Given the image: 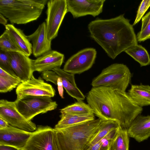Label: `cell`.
I'll return each instance as SVG.
<instances>
[{"label": "cell", "mask_w": 150, "mask_h": 150, "mask_svg": "<svg viewBox=\"0 0 150 150\" xmlns=\"http://www.w3.org/2000/svg\"><path fill=\"white\" fill-rule=\"evenodd\" d=\"M46 24L48 38L52 41L58 32L67 13L66 0H50L47 3Z\"/></svg>", "instance_id": "cell-8"}, {"label": "cell", "mask_w": 150, "mask_h": 150, "mask_svg": "<svg viewBox=\"0 0 150 150\" xmlns=\"http://www.w3.org/2000/svg\"><path fill=\"white\" fill-rule=\"evenodd\" d=\"M98 118L59 129H56L60 150H85L91 138L100 127Z\"/></svg>", "instance_id": "cell-3"}, {"label": "cell", "mask_w": 150, "mask_h": 150, "mask_svg": "<svg viewBox=\"0 0 150 150\" xmlns=\"http://www.w3.org/2000/svg\"><path fill=\"white\" fill-rule=\"evenodd\" d=\"M60 112L61 114L78 115L94 114L89 105L82 101H77L61 109Z\"/></svg>", "instance_id": "cell-26"}, {"label": "cell", "mask_w": 150, "mask_h": 150, "mask_svg": "<svg viewBox=\"0 0 150 150\" xmlns=\"http://www.w3.org/2000/svg\"><path fill=\"white\" fill-rule=\"evenodd\" d=\"M119 127L115 120H102L100 127L91 138L85 149L101 140L111 130Z\"/></svg>", "instance_id": "cell-22"}, {"label": "cell", "mask_w": 150, "mask_h": 150, "mask_svg": "<svg viewBox=\"0 0 150 150\" xmlns=\"http://www.w3.org/2000/svg\"><path fill=\"white\" fill-rule=\"evenodd\" d=\"M88 28L90 37L112 59L138 44L133 26L124 14L108 19L97 18L90 22Z\"/></svg>", "instance_id": "cell-2"}, {"label": "cell", "mask_w": 150, "mask_h": 150, "mask_svg": "<svg viewBox=\"0 0 150 150\" xmlns=\"http://www.w3.org/2000/svg\"><path fill=\"white\" fill-rule=\"evenodd\" d=\"M22 82L18 77L13 76L0 68V92L10 91Z\"/></svg>", "instance_id": "cell-25"}, {"label": "cell", "mask_w": 150, "mask_h": 150, "mask_svg": "<svg viewBox=\"0 0 150 150\" xmlns=\"http://www.w3.org/2000/svg\"><path fill=\"white\" fill-rule=\"evenodd\" d=\"M0 117L10 125L29 132H33L37 127L31 120L26 119L17 110L14 101L0 100Z\"/></svg>", "instance_id": "cell-9"}, {"label": "cell", "mask_w": 150, "mask_h": 150, "mask_svg": "<svg viewBox=\"0 0 150 150\" xmlns=\"http://www.w3.org/2000/svg\"><path fill=\"white\" fill-rule=\"evenodd\" d=\"M141 30L137 33V41L141 42L150 39V11L142 18Z\"/></svg>", "instance_id": "cell-29"}, {"label": "cell", "mask_w": 150, "mask_h": 150, "mask_svg": "<svg viewBox=\"0 0 150 150\" xmlns=\"http://www.w3.org/2000/svg\"><path fill=\"white\" fill-rule=\"evenodd\" d=\"M129 137L127 129L120 127L110 143L108 150H129Z\"/></svg>", "instance_id": "cell-24"}, {"label": "cell", "mask_w": 150, "mask_h": 150, "mask_svg": "<svg viewBox=\"0 0 150 150\" xmlns=\"http://www.w3.org/2000/svg\"><path fill=\"white\" fill-rule=\"evenodd\" d=\"M24 3L30 6L43 10L47 4V0H21Z\"/></svg>", "instance_id": "cell-32"}, {"label": "cell", "mask_w": 150, "mask_h": 150, "mask_svg": "<svg viewBox=\"0 0 150 150\" xmlns=\"http://www.w3.org/2000/svg\"><path fill=\"white\" fill-rule=\"evenodd\" d=\"M5 27V30L9 34L23 52L28 56H30L32 53V45L23 31L16 28L12 24H8Z\"/></svg>", "instance_id": "cell-19"}, {"label": "cell", "mask_w": 150, "mask_h": 150, "mask_svg": "<svg viewBox=\"0 0 150 150\" xmlns=\"http://www.w3.org/2000/svg\"><path fill=\"white\" fill-rule=\"evenodd\" d=\"M14 102L18 111L29 120L39 114L55 110L58 105L51 97L45 96H27L16 99Z\"/></svg>", "instance_id": "cell-6"}, {"label": "cell", "mask_w": 150, "mask_h": 150, "mask_svg": "<svg viewBox=\"0 0 150 150\" xmlns=\"http://www.w3.org/2000/svg\"><path fill=\"white\" fill-rule=\"evenodd\" d=\"M129 136L140 142L150 137V115H138L127 129Z\"/></svg>", "instance_id": "cell-17"}, {"label": "cell", "mask_w": 150, "mask_h": 150, "mask_svg": "<svg viewBox=\"0 0 150 150\" xmlns=\"http://www.w3.org/2000/svg\"><path fill=\"white\" fill-rule=\"evenodd\" d=\"M64 59L63 54L56 51L51 50L32 60L33 72H39L52 70L60 68Z\"/></svg>", "instance_id": "cell-16"}, {"label": "cell", "mask_w": 150, "mask_h": 150, "mask_svg": "<svg viewBox=\"0 0 150 150\" xmlns=\"http://www.w3.org/2000/svg\"><path fill=\"white\" fill-rule=\"evenodd\" d=\"M43 10L30 6L21 0H0V13L11 23L25 24L37 20Z\"/></svg>", "instance_id": "cell-5"}, {"label": "cell", "mask_w": 150, "mask_h": 150, "mask_svg": "<svg viewBox=\"0 0 150 150\" xmlns=\"http://www.w3.org/2000/svg\"><path fill=\"white\" fill-rule=\"evenodd\" d=\"M0 50L6 52H18L24 53L5 30L0 37Z\"/></svg>", "instance_id": "cell-27"}, {"label": "cell", "mask_w": 150, "mask_h": 150, "mask_svg": "<svg viewBox=\"0 0 150 150\" xmlns=\"http://www.w3.org/2000/svg\"><path fill=\"white\" fill-rule=\"evenodd\" d=\"M86 99L96 116L103 120H115L123 128L127 129L143 111L127 93L110 87H92Z\"/></svg>", "instance_id": "cell-1"}, {"label": "cell", "mask_w": 150, "mask_h": 150, "mask_svg": "<svg viewBox=\"0 0 150 150\" xmlns=\"http://www.w3.org/2000/svg\"><path fill=\"white\" fill-rule=\"evenodd\" d=\"M0 150H23V149L10 146L0 145Z\"/></svg>", "instance_id": "cell-34"}, {"label": "cell", "mask_w": 150, "mask_h": 150, "mask_svg": "<svg viewBox=\"0 0 150 150\" xmlns=\"http://www.w3.org/2000/svg\"><path fill=\"white\" fill-rule=\"evenodd\" d=\"M7 21L8 20L6 18L0 13V23L5 26L8 24Z\"/></svg>", "instance_id": "cell-36"}, {"label": "cell", "mask_w": 150, "mask_h": 150, "mask_svg": "<svg viewBox=\"0 0 150 150\" xmlns=\"http://www.w3.org/2000/svg\"><path fill=\"white\" fill-rule=\"evenodd\" d=\"M150 6V0H142L141 2L137 12L135 20L132 26L137 23Z\"/></svg>", "instance_id": "cell-31"}, {"label": "cell", "mask_w": 150, "mask_h": 150, "mask_svg": "<svg viewBox=\"0 0 150 150\" xmlns=\"http://www.w3.org/2000/svg\"><path fill=\"white\" fill-rule=\"evenodd\" d=\"M132 74L128 67L123 64L114 63L103 69L93 79V87L103 86L123 92L129 83Z\"/></svg>", "instance_id": "cell-4"}, {"label": "cell", "mask_w": 150, "mask_h": 150, "mask_svg": "<svg viewBox=\"0 0 150 150\" xmlns=\"http://www.w3.org/2000/svg\"><path fill=\"white\" fill-rule=\"evenodd\" d=\"M105 0H66L67 12L74 18L90 15L95 17L102 13Z\"/></svg>", "instance_id": "cell-12"}, {"label": "cell", "mask_w": 150, "mask_h": 150, "mask_svg": "<svg viewBox=\"0 0 150 150\" xmlns=\"http://www.w3.org/2000/svg\"><path fill=\"white\" fill-rule=\"evenodd\" d=\"M52 71L60 77L63 88L70 96L76 99L77 101L85 99V96L76 85L74 75L67 73L59 67L55 68Z\"/></svg>", "instance_id": "cell-18"}, {"label": "cell", "mask_w": 150, "mask_h": 150, "mask_svg": "<svg viewBox=\"0 0 150 150\" xmlns=\"http://www.w3.org/2000/svg\"><path fill=\"white\" fill-rule=\"evenodd\" d=\"M33 132L9 125L0 129V145L10 146L23 149Z\"/></svg>", "instance_id": "cell-13"}, {"label": "cell", "mask_w": 150, "mask_h": 150, "mask_svg": "<svg viewBox=\"0 0 150 150\" xmlns=\"http://www.w3.org/2000/svg\"><path fill=\"white\" fill-rule=\"evenodd\" d=\"M125 52L138 62L141 67L150 64L149 55L146 50L140 45L130 47Z\"/></svg>", "instance_id": "cell-23"}, {"label": "cell", "mask_w": 150, "mask_h": 150, "mask_svg": "<svg viewBox=\"0 0 150 150\" xmlns=\"http://www.w3.org/2000/svg\"><path fill=\"white\" fill-rule=\"evenodd\" d=\"M102 142L101 140L95 144L89 146L85 150H100Z\"/></svg>", "instance_id": "cell-33"}, {"label": "cell", "mask_w": 150, "mask_h": 150, "mask_svg": "<svg viewBox=\"0 0 150 150\" xmlns=\"http://www.w3.org/2000/svg\"><path fill=\"white\" fill-rule=\"evenodd\" d=\"M23 150H60L56 131L47 126H39Z\"/></svg>", "instance_id": "cell-7"}, {"label": "cell", "mask_w": 150, "mask_h": 150, "mask_svg": "<svg viewBox=\"0 0 150 150\" xmlns=\"http://www.w3.org/2000/svg\"><path fill=\"white\" fill-rule=\"evenodd\" d=\"M0 68L11 75L17 77L11 64L7 52L0 50Z\"/></svg>", "instance_id": "cell-30"}, {"label": "cell", "mask_w": 150, "mask_h": 150, "mask_svg": "<svg viewBox=\"0 0 150 150\" xmlns=\"http://www.w3.org/2000/svg\"><path fill=\"white\" fill-rule=\"evenodd\" d=\"M32 43V53L38 57L51 50V41L48 38L45 22L40 24L31 34L26 35Z\"/></svg>", "instance_id": "cell-15"}, {"label": "cell", "mask_w": 150, "mask_h": 150, "mask_svg": "<svg viewBox=\"0 0 150 150\" xmlns=\"http://www.w3.org/2000/svg\"><path fill=\"white\" fill-rule=\"evenodd\" d=\"M11 67L22 82L30 79L33 75L32 60L22 53L7 52Z\"/></svg>", "instance_id": "cell-14"}, {"label": "cell", "mask_w": 150, "mask_h": 150, "mask_svg": "<svg viewBox=\"0 0 150 150\" xmlns=\"http://www.w3.org/2000/svg\"><path fill=\"white\" fill-rule=\"evenodd\" d=\"M41 75L42 78L46 81L52 82L57 86L59 94L62 98H64L63 87L60 77L53 71L42 72Z\"/></svg>", "instance_id": "cell-28"}, {"label": "cell", "mask_w": 150, "mask_h": 150, "mask_svg": "<svg viewBox=\"0 0 150 150\" xmlns=\"http://www.w3.org/2000/svg\"><path fill=\"white\" fill-rule=\"evenodd\" d=\"M9 125L6 121L0 117V129L7 127Z\"/></svg>", "instance_id": "cell-35"}, {"label": "cell", "mask_w": 150, "mask_h": 150, "mask_svg": "<svg viewBox=\"0 0 150 150\" xmlns=\"http://www.w3.org/2000/svg\"><path fill=\"white\" fill-rule=\"evenodd\" d=\"M97 53L96 50L93 48L83 49L67 60L63 69L74 75L81 74L92 67L95 63Z\"/></svg>", "instance_id": "cell-10"}, {"label": "cell", "mask_w": 150, "mask_h": 150, "mask_svg": "<svg viewBox=\"0 0 150 150\" xmlns=\"http://www.w3.org/2000/svg\"><path fill=\"white\" fill-rule=\"evenodd\" d=\"M138 106L142 107L150 105V86L132 85L127 93Z\"/></svg>", "instance_id": "cell-20"}, {"label": "cell", "mask_w": 150, "mask_h": 150, "mask_svg": "<svg viewBox=\"0 0 150 150\" xmlns=\"http://www.w3.org/2000/svg\"><path fill=\"white\" fill-rule=\"evenodd\" d=\"M60 119L55 125L54 128L59 129L93 120L94 114L78 115L61 114Z\"/></svg>", "instance_id": "cell-21"}, {"label": "cell", "mask_w": 150, "mask_h": 150, "mask_svg": "<svg viewBox=\"0 0 150 150\" xmlns=\"http://www.w3.org/2000/svg\"><path fill=\"white\" fill-rule=\"evenodd\" d=\"M17 99L27 96L53 97L55 91L50 84L45 82L41 77L36 79L33 75L30 78L22 82L16 89Z\"/></svg>", "instance_id": "cell-11"}]
</instances>
